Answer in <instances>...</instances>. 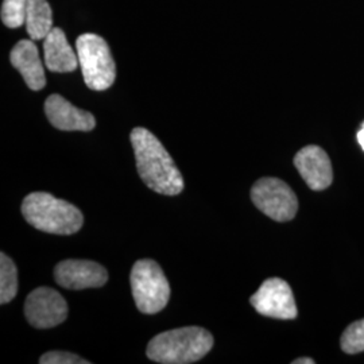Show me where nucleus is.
I'll use <instances>...</instances> for the list:
<instances>
[{
	"mask_svg": "<svg viewBox=\"0 0 364 364\" xmlns=\"http://www.w3.org/2000/svg\"><path fill=\"white\" fill-rule=\"evenodd\" d=\"M136 169L142 181L159 195H180L183 191L181 173L164 144L144 127L131 131Z\"/></svg>",
	"mask_w": 364,
	"mask_h": 364,
	"instance_id": "nucleus-1",
	"label": "nucleus"
},
{
	"mask_svg": "<svg viewBox=\"0 0 364 364\" xmlns=\"http://www.w3.org/2000/svg\"><path fill=\"white\" fill-rule=\"evenodd\" d=\"M213 347V336L200 326H183L159 333L147 346V358L162 364L198 362Z\"/></svg>",
	"mask_w": 364,
	"mask_h": 364,
	"instance_id": "nucleus-2",
	"label": "nucleus"
},
{
	"mask_svg": "<svg viewBox=\"0 0 364 364\" xmlns=\"http://www.w3.org/2000/svg\"><path fill=\"white\" fill-rule=\"evenodd\" d=\"M22 215L30 225L48 234H76L84 224V216L77 207L45 192L26 196Z\"/></svg>",
	"mask_w": 364,
	"mask_h": 364,
	"instance_id": "nucleus-3",
	"label": "nucleus"
},
{
	"mask_svg": "<svg viewBox=\"0 0 364 364\" xmlns=\"http://www.w3.org/2000/svg\"><path fill=\"white\" fill-rule=\"evenodd\" d=\"M78 64L87 87L92 91L108 90L117 78V68L105 39L96 34H82L76 41Z\"/></svg>",
	"mask_w": 364,
	"mask_h": 364,
	"instance_id": "nucleus-4",
	"label": "nucleus"
},
{
	"mask_svg": "<svg viewBox=\"0 0 364 364\" xmlns=\"http://www.w3.org/2000/svg\"><path fill=\"white\" fill-rule=\"evenodd\" d=\"M130 281L132 297L141 312L156 314L168 305L169 282L161 266L154 260L135 262L131 270Z\"/></svg>",
	"mask_w": 364,
	"mask_h": 364,
	"instance_id": "nucleus-5",
	"label": "nucleus"
},
{
	"mask_svg": "<svg viewBox=\"0 0 364 364\" xmlns=\"http://www.w3.org/2000/svg\"><path fill=\"white\" fill-rule=\"evenodd\" d=\"M251 200L255 207L275 221L294 219L299 210V198L287 182L266 177L254 183Z\"/></svg>",
	"mask_w": 364,
	"mask_h": 364,
	"instance_id": "nucleus-6",
	"label": "nucleus"
},
{
	"mask_svg": "<svg viewBox=\"0 0 364 364\" xmlns=\"http://www.w3.org/2000/svg\"><path fill=\"white\" fill-rule=\"evenodd\" d=\"M250 301L255 311L266 317L294 320L299 314L291 287L281 278L266 279Z\"/></svg>",
	"mask_w": 364,
	"mask_h": 364,
	"instance_id": "nucleus-7",
	"label": "nucleus"
},
{
	"mask_svg": "<svg viewBox=\"0 0 364 364\" xmlns=\"http://www.w3.org/2000/svg\"><path fill=\"white\" fill-rule=\"evenodd\" d=\"M65 299L52 287H38L27 296L25 314L27 321L38 329L60 326L68 317Z\"/></svg>",
	"mask_w": 364,
	"mask_h": 364,
	"instance_id": "nucleus-8",
	"label": "nucleus"
},
{
	"mask_svg": "<svg viewBox=\"0 0 364 364\" xmlns=\"http://www.w3.org/2000/svg\"><path fill=\"white\" fill-rule=\"evenodd\" d=\"M55 282L68 290H82L105 287L108 273L96 262L84 259H66L54 269Z\"/></svg>",
	"mask_w": 364,
	"mask_h": 364,
	"instance_id": "nucleus-9",
	"label": "nucleus"
},
{
	"mask_svg": "<svg viewBox=\"0 0 364 364\" xmlns=\"http://www.w3.org/2000/svg\"><path fill=\"white\" fill-rule=\"evenodd\" d=\"M294 166L312 191H324L333 181L331 159L320 146L311 144L301 149L294 156Z\"/></svg>",
	"mask_w": 364,
	"mask_h": 364,
	"instance_id": "nucleus-10",
	"label": "nucleus"
},
{
	"mask_svg": "<svg viewBox=\"0 0 364 364\" xmlns=\"http://www.w3.org/2000/svg\"><path fill=\"white\" fill-rule=\"evenodd\" d=\"M45 114L53 127L61 131H92L96 119L91 112L80 109L61 95H52L45 102Z\"/></svg>",
	"mask_w": 364,
	"mask_h": 364,
	"instance_id": "nucleus-11",
	"label": "nucleus"
},
{
	"mask_svg": "<svg viewBox=\"0 0 364 364\" xmlns=\"http://www.w3.org/2000/svg\"><path fill=\"white\" fill-rule=\"evenodd\" d=\"M10 61L14 68L22 75L27 87L31 91H41L46 85L43 64L38 49L33 41L22 39L11 50Z\"/></svg>",
	"mask_w": 364,
	"mask_h": 364,
	"instance_id": "nucleus-12",
	"label": "nucleus"
},
{
	"mask_svg": "<svg viewBox=\"0 0 364 364\" xmlns=\"http://www.w3.org/2000/svg\"><path fill=\"white\" fill-rule=\"evenodd\" d=\"M45 65L55 73H69L77 69V53L73 52L66 39L65 33L60 27H53L43 42Z\"/></svg>",
	"mask_w": 364,
	"mask_h": 364,
	"instance_id": "nucleus-13",
	"label": "nucleus"
},
{
	"mask_svg": "<svg viewBox=\"0 0 364 364\" xmlns=\"http://www.w3.org/2000/svg\"><path fill=\"white\" fill-rule=\"evenodd\" d=\"M27 33L33 41L48 37L52 31V7L48 0H27Z\"/></svg>",
	"mask_w": 364,
	"mask_h": 364,
	"instance_id": "nucleus-14",
	"label": "nucleus"
},
{
	"mask_svg": "<svg viewBox=\"0 0 364 364\" xmlns=\"http://www.w3.org/2000/svg\"><path fill=\"white\" fill-rule=\"evenodd\" d=\"M18 291V272L13 259L4 252L0 254V304L13 301Z\"/></svg>",
	"mask_w": 364,
	"mask_h": 364,
	"instance_id": "nucleus-15",
	"label": "nucleus"
},
{
	"mask_svg": "<svg viewBox=\"0 0 364 364\" xmlns=\"http://www.w3.org/2000/svg\"><path fill=\"white\" fill-rule=\"evenodd\" d=\"M340 346L343 351L350 355L364 351V318L347 326L340 338Z\"/></svg>",
	"mask_w": 364,
	"mask_h": 364,
	"instance_id": "nucleus-16",
	"label": "nucleus"
},
{
	"mask_svg": "<svg viewBox=\"0 0 364 364\" xmlns=\"http://www.w3.org/2000/svg\"><path fill=\"white\" fill-rule=\"evenodd\" d=\"M27 0H3L1 21L10 28L26 23Z\"/></svg>",
	"mask_w": 364,
	"mask_h": 364,
	"instance_id": "nucleus-17",
	"label": "nucleus"
},
{
	"mask_svg": "<svg viewBox=\"0 0 364 364\" xmlns=\"http://www.w3.org/2000/svg\"><path fill=\"white\" fill-rule=\"evenodd\" d=\"M41 364H90L88 360L70 352L52 351L45 353L39 359Z\"/></svg>",
	"mask_w": 364,
	"mask_h": 364,
	"instance_id": "nucleus-18",
	"label": "nucleus"
},
{
	"mask_svg": "<svg viewBox=\"0 0 364 364\" xmlns=\"http://www.w3.org/2000/svg\"><path fill=\"white\" fill-rule=\"evenodd\" d=\"M293 364H313L314 363V360L311 359V358H299V359H296V360H293L291 362Z\"/></svg>",
	"mask_w": 364,
	"mask_h": 364,
	"instance_id": "nucleus-19",
	"label": "nucleus"
},
{
	"mask_svg": "<svg viewBox=\"0 0 364 364\" xmlns=\"http://www.w3.org/2000/svg\"><path fill=\"white\" fill-rule=\"evenodd\" d=\"M356 138H358V142L360 144V147L364 150V123L363 127H362V130L358 132V135H356Z\"/></svg>",
	"mask_w": 364,
	"mask_h": 364,
	"instance_id": "nucleus-20",
	"label": "nucleus"
}]
</instances>
